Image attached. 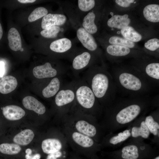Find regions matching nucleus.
Listing matches in <instances>:
<instances>
[{
  "label": "nucleus",
  "mask_w": 159,
  "mask_h": 159,
  "mask_svg": "<svg viewBox=\"0 0 159 159\" xmlns=\"http://www.w3.org/2000/svg\"><path fill=\"white\" fill-rule=\"evenodd\" d=\"M150 133V132L145 121H143L141 122L140 127H133L131 131L132 135L134 138L140 136L143 138H147L149 137Z\"/></svg>",
  "instance_id": "nucleus-27"
},
{
  "label": "nucleus",
  "mask_w": 159,
  "mask_h": 159,
  "mask_svg": "<svg viewBox=\"0 0 159 159\" xmlns=\"http://www.w3.org/2000/svg\"><path fill=\"white\" fill-rule=\"evenodd\" d=\"M107 53L115 56H122L128 54L130 49L127 47L117 45H111L108 46L106 49Z\"/></svg>",
  "instance_id": "nucleus-25"
},
{
  "label": "nucleus",
  "mask_w": 159,
  "mask_h": 159,
  "mask_svg": "<svg viewBox=\"0 0 159 159\" xmlns=\"http://www.w3.org/2000/svg\"><path fill=\"white\" fill-rule=\"evenodd\" d=\"M61 80L57 77H54L42 91L43 96L49 98L56 95L61 87Z\"/></svg>",
  "instance_id": "nucleus-13"
},
{
  "label": "nucleus",
  "mask_w": 159,
  "mask_h": 159,
  "mask_svg": "<svg viewBox=\"0 0 159 159\" xmlns=\"http://www.w3.org/2000/svg\"><path fill=\"white\" fill-rule=\"evenodd\" d=\"M9 45L11 49L16 51L21 48V40L20 35L17 30L12 27L9 30L7 36Z\"/></svg>",
  "instance_id": "nucleus-14"
},
{
  "label": "nucleus",
  "mask_w": 159,
  "mask_h": 159,
  "mask_svg": "<svg viewBox=\"0 0 159 159\" xmlns=\"http://www.w3.org/2000/svg\"><path fill=\"white\" fill-rule=\"evenodd\" d=\"M66 19V16L63 14L49 13L43 18L41 27L44 29L53 26L62 25L65 23Z\"/></svg>",
  "instance_id": "nucleus-8"
},
{
  "label": "nucleus",
  "mask_w": 159,
  "mask_h": 159,
  "mask_svg": "<svg viewBox=\"0 0 159 159\" xmlns=\"http://www.w3.org/2000/svg\"><path fill=\"white\" fill-rule=\"evenodd\" d=\"M134 0H116V3L120 6L124 7L130 6L131 3H133Z\"/></svg>",
  "instance_id": "nucleus-36"
},
{
  "label": "nucleus",
  "mask_w": 159,
  "mask_h": 159,
  "mask_svg": "<svg viewBox=\"0 0 159 159\" xmlns=\"http://www.w3.org/2000/svg\"><path fill=\"white\" fill-rule=\"evenodd\" d=\"M47 9L42 7H37L34 9L29 16L28 21L30 22L34 21L47 14Z\"/></svg>",
  "instance_id": "nucleus-29"
},
{
  "label": "nucleus",
  "mask_w": 159,
  "mask_h": 159,
  "mask_svg": "<svg viewBox=\"0 0 159 159\" xmlns=\"http://www.w3.org/2000/svg\"><path fill=\"white\" fill-rule=\"evenodd\" d=\"M121 32L125 39L132 42H138L141 40L142 36L134 28L127 26L121 29Z\"/></svg>",
  "instance_id": "nucleus-24"
},
{
  "label": "nucleus",
  "mask_w": 159,
  "mask_h": 159,
  "mask_svg": "<svg viewBox=\"0 0 159 159\" xmlns=\"http://www.w3.org/2000/svg\"><path fill=\"white\" fill-rule=\"evenodd\" d=\"M62 153L59 151L49 154L47 159H57L62 155Z\"/></svg>",
  "instance_id": "nucleus-37"
},
{
  "label": "nucleus",
  "mask_w": 159,
  "mask_h": 159,
  "mask_svg": "<svg viewBox=\"0 0 159 159\" xmlns=\"http://www.w3.org/2000/svg\"><path fill=\"white\" fill-rule=\"evenodd\" d=\"M3 114L6 118L14 121L21 119L25 114L24 110L20 107L16 105H9L4 107Z\"/></svg>",
  "instance_id": "nucleus-9"
},
{
  "label": "nucleus",
  "mask_w": 159,
  "mask_h": 159,
  "mask_svg": "<svg viewBox=\"0 0 159 159\" xmlns=\"http://www.w3.org/2000/svg\"><path fill=\"white\" fill-rule=\"evenodd\" d=\"M109 42L112 44L124 46L129 48H133L135 46L133 42L117 36L111 37L109 39Z\"/></svg>",
  "instance_id": "nucleus-30"
},
{
  "label": "nucleus",
  "mask_w": 159,
  "mask_h": 159,
  "mask_svg": "<svg viewBox=\"0 0 159 159\" xmlns=\"http://www.w3.org/2000/svg\"><path fill=\"white\" fill-rule=\"evenodd\" d=\"M144 45L147 49L154 51L159 47V40L157 38L150 39Z\"/></svg>",
  "instance_id": "nucleus-35"
},
{
  "label": "nucleus",
  "mask_w": 159,
  "mask_h": 159,
  "mask_svg": "<svg viewBox=\"0 0 159 159\" xmlns=\"http://www.w3.org/2000/svg\"><path fill=\"white\" fill-rule=\"evenodd\" d=\"M40 155L39 154L37 153L32 156V159H40Z\"/></svg>",
  "instance_id": "nucleus-40"
},
{
  "label": "nucleus",
  "mask_w": 159,
  "mask_h": 159,
  "mask_svg": "<svg viewBox=\"0 0 159 159\" xmlns=\"http://www.w3.org/2000/svg\"><path fill=\"white\" fill-rule=\"evenodd\" d=\"M72 138L76 143L84 148L91 147L94 143L90 137L78 132H73L72 134Z\"/></svg>",
  "instance_id": "nucleus-21"
},
{
  "label": "nucleus",
  "mask_w": 159,
  "mask_h": 159,
  "mask_svg": "<svg viewBox=\"0 0 159 159\" xmlns=\"http://www.w3.org/2000/svg\"><path fill=\"white\" fill-rule=\"evenodd\" d=\"M159 159V156H158L156 157L154 159Z\"/></svg>",
  "instance_id": "nucleus-44"
},
{
  "label": "nucleus",
  "mask_w": 159,
  "mask_h": 159,
  "mask_svg": "<svg viewBox=\"0 0 159 159\" xmlns=\"http://www.w3.org/2000/svg\"><path fill=\"white\" fill-rule=\"evenodd\" d=\"M77 35L79 40L86 48L91 51L96 49L97 45L94 38L83 28L80 27L78 29Z\"/></svg>",
  "instance_id": "nucleus-7"
},
{
  "label": "nucleus",
  "mask_w": 159,
  "mask_h": 159,
  "mask_svg": "<svg viewBox=\"0 0 159 159\" xmlns=\"http://www.w3.org/2000/svg\"><path fill=\"white\" fill-rule=\"evenodd\" d=\"M95 17L94 13L90 12L84 17L83 20L82 24L83 28L91 34L95 33L97 30L94 22Z\"/></svg>",
  "instance_id": "nucleus-22"
},
{
  "label": "nucleus",
  "mask_w": 159,
  "mask_h": 159,
  "mask_svg": "<svg viewBox=\"0 0 159 159\" xmlns=\"http://www.w3.org/2000/svg\"><path fill=\"white\" fill-rule=\"evenodd\" d=\"M130 21L127 14L115 15L108 19L107 24L110 27L122 29L128 26Z\"/></svg>",
  "instance_id": "nucleus-15"
},
{
  "label": "nucleus",
  "mask_w": 159,
  "mask_h": 159,
  "mask_svg": "<svg viewBox=\"0 0 159 159\" xmlns=\"http://www.w3.org/2000/svg\"><path fill=\"white\" fill-rule=\"evenodd\" d=\"M55 102L60 107H64L75 103V81L63 86L55 95Z\"/></svg>",
  "instance_id": "nucleus-3"
},
{
  "label": "nucleus",
  "mask_w": 159,
  "mask_h": 159,
  "mask_svg": "<svg viewBox=\"0 0 159 159\" xmlns=\"http://www.w3.org/2000/svg\"><path fill=\"white\" fill-rule=\"evenodd\" d=\"M25 153L27 154L30 155L32 153V150L31 149L28 148L26 150Z\"/></svg>",
  "instance_id": "nucleus-42"
},
{
  "label": "nucleus",
  "mask_w": 159,
  "mask_h": 159,
  "mask_svg": "<svg viewBox=\"0 0 159 159\" xmlns=\"http://www.w3.org/2000/svg\"><path fill=\"white\" fill-rule=\"evenodd\" d=\"M129 130H125L122 132L119 133L117 135L111 138L110 140V143L116 145L127 139L131 135Z\"/></svg>",
  "instance_id": "nucleus-33"
},
{
  "label": "nucleus",
  "mask_w": 159,
  "mask_h": 159,
  "mask_svg": "<svg viewBox=\"0 0 159 159\" xmlns=\"http://www.w3.org/2000/svg\"><path fill=\"white\" fill-rule=\"evenodd\" d=\"M78 6L79 9L83 11H87L94 7L95 1L93 0H79Z\"/></svg>",
  "instance_id": "nucleus-34"
},
{
  "label": "nucleus",
  "mask_w": 159,
  "mask_h": 159,
  "mask_svg": "<svg viewBox=\"0 0 159 159\" xmlns=\"http://www.w3.org/2000/svg\"><path fill=\"white\" fill-rule=\"evenodd\" d=\"M35 0H18L19 2L23 4L27 3H32L35 2Z\"/></svg>",
  "instance_id": "nucleus-39"
},
{
  "label": "nucleus",
  "mask_w": 159,
  "mask_h": 159,
  "mask_svg": "<svg viewBox=\"0 0 159 159\" xmlns=\"http://www.w3.org/2000/svg\"><path fill=\"white\" fill-rule=\"evenodd\" d=\"M145 72L149 77L159 80V63L155 62L149 64L146 67Z\"/></svg>",
  "instance_id": "nucleus-28"
},
{
  "label": "nucleus",
  "mask_w": 159,
  "mask_h": 159,
  "mask_svg": "<svg viewBox=\"0 0 159 159\" xmlns=\"http://www.w3.org/2000/svg\"><path fill=\"white\" fill-rule=\"evenodd\" d=\"M21 147L15 143H3L0 145V152L9 155L16 154L20 152Z\"/></svg>",
  "instance_id": "nucleus-26"
},
{
  "label": "nucleus",
  "mask_w": 159,
  "mask_h": 159,
  "mask_svg": "<svg viewBox=\"0 0 159 159\" xmlns=\"http://www.w3.org/2000/svg\"><path fill=\"white\" fill-rule=\"evenodd\" d=\"M84 77L97 99L101 100L107 96L110 81L106 72L89 70L86 72Z\"/></svg>",
  "instance_id": "nucleus-1"
},
{
  "label": "nucleus",
  "mask_w": 159,
  "mask_h": 159,
  "mask_svg": "<svg viewBox=\"0 0 159 159\" xmlns=\"http://www.w3.org/2000/svg\"><path fill=\"white\" fill-rule=\"evenodd\" d=\"M91 58L90 54L87 52H84L76 56L72 63V67L75 71L74 73L82 70L86 67L89 63Z\"/></svg>",
  "instance_id": "nucleus-11"
},
{
  "label": "nucleus",
  "mask_w": 159,
  "mask_h": 159,
  "mask_svg": "<svg viewBox=\"0 0 159 159\" xmlns=\"http://www.w3.org/2000/svg\"><path fill=\"white\" fill-rule=\"evenodd\" d=\"M3 34V31L1 23H0V40L1 39Z\"/></svg>",
  "instance_id": "nucleus-41"
},
{
  "label": "nucleus",
  "mask_w": 159,
  "mask_h": 159,
  "mask_svg": "<svg viewBox=\"0 0 159 159\" xmlns=\"http://www.w3.org/2000/svg\"><path fill=\"white\" fill-rule=\"evenodd\" d=\"M32 156L30 155L26 154L25 155V158L26 159H32Z\"/></svg>",
  "instance_id": "nucleus-43"
},
{
  "label": "nucleus",
  "mask_w": 159,
  "mask_h": 159,
  "mask_svg": "<svg viewBox=\"0 0 159 159\" xmlns=\"http://www.w3.org/2000/svg\"><path fill=\"white\" fill-rule=\"evenodd\" d=\"M143 14L147 20L153 22H158L159 5L153 4L146 6L143 9Z\"/></svg>",
  "instance_id": "nucleus-20"
},
{
  "label": "nucleus",
  "mask_w": 159,
  "mask_h": 159,
  "mask_svg": "<svg viewBox=\"0 0 159 159\" xmlns=\"http://www.w3.org/2000/svg\"><path fill=\"white\" fill-rule=\"evenodd\" d=\"M62 148L60 141L56 139L48 138L43 141L42 148L43 152L47 154L59 151Z\"/></svg>",
  "instance_id": "nucleus-16"
},
{
  "label": "nucleus",
  "mask_w": 159,
  "mask_h": 159,
  "mask_svg": "<svg viewBox=\"0 0 159 159\" xmlns=\"http://www.w3.org/2000/svg\"><path fill=\"white\" fill-rule=\"evenodd\" d=\"M4 69L3 63L0 62V77L4 75Z\"/></svg>",
  "instance_id": "nucleus-38"
},
{
  "label": "nucleus",
  "mask_w": 159,
  "mask_h": 159,
  "mask_svg": "<svg viewBox=\"0 0 159 159\" xmlns=\"http://www.w3.org/2000/svg\"><path fill=\"white\" fill-rule=\"evenodd\" d=\"M34 136L32 130L30 129L24 130L14 137V142L19 145H26L32 141Z\"/></svg>",
  "instance_id": "nucleus-17"
},
{
  "label": "nucleus",
  "mask_w": 159,
  "mask_h": 159,
  "mask_svg": "<svg viewBox=\"0 0 159 159\" xmlns=\"http://www.w3.org/2000/svg\"><path fill=\"white\" fill-rule=\"evenodd\" d=\"M121 156L122 159H138L139 154L137 147L134 145L124 147L122 150Z\"/></svg>",
  "instance_id": "nucleus-23"
},
{
  "label": "nucleus",
  "mask_w": 159,
  "mask_h": 159,
  "mask_svg": "<svg viewBox=\"0 0 159 159\" xmlns=\"http://www.w3.org/2000/svg\"><path fill=\"white\" fill-rule=\"evenodd\" d=\"M141 110L140 106L132 104L120 110L116 116L117 122L121 124H125L130 122L140 114Z\"/></svg>",
  "instance_id": "nucleus-5"
},
{
  "label": "nucleus",
  "mask_w": 159,
  "mask_h": 159,
  "mask_svg": "<svg viewBox=\"0 0 159 159\" xmlns=\"http://www.w3.org/2000/svg\"><path fill=\"white\" fill-rule=\"evenodd\" d=\"M22 103L26 109L33 110L39 114H43L46 112L45 106L32 96H28L25 97L22 100Z\"/></svg>",
  "instance_id": "nucleus-10"
},
{
  "label": "nucleus",
  "mask_w": 159,
  "mask_h": 159,
  "mask_svg": "<svg viewBox=\"0 0 159 159\" xmlns=\"http://www.w3.org/2000/svg\"><path fill=\"white\" fill-rule=\"evenodd\" d=\"M60 28L58 26H53L43 29L40 32L41 34L46 38L56 37L59 32Z\"/></svg>",
  "instance_id": "nucleus-32"
},
{
  "label": "nucleus",
  "mask_w": 159,
  "mask_h": 159,
  "mask_svg": "<svg viewBox=\"0 0 159 159\" xmlns=\"http://www.w3.org/2000/svg\"><path fill=\"white\" fill-rule=\"evenodd\" d=\"M75 103L81 108L89 110L93 107L97 99L84 79L75 80Z\"/></svg>",
  "instance_id": "nucleus-2"
},
{
  "label": "nucleus",
  "mask_w": 159,
  "mask_h": 159,
  "mask_svg": "<svg viewBox=\"0 0 159 159\" xmlns=\"http://www.w3.org/2000/svg\"><path fill=\"white\" fill-rule=\"evenodd\" d=\"M75 127L79 132L90 137L95 136L96 133L95 127L85 120L77 121L75 124Z\"/></svg>",
  "instance_id": "nucleus-19"
},
{
  "label": "nucleus",
  "mask_w": 159,
  "mask_h": 159,
  "mask_svg": "<svg viewBox=\"0 0 159 159\" xmlns=\"http://www.w3.org/2000/svg\"><path fill=\"white\" fill-rule=\"evenodd\" d=\"M57 70L53 68L49 62L44 64L34 67L33 70L34 76L38 79L52 78L55 77L58 74Z\"/></svg>",
  "instance_id": "nucleus-6"
},
{
  "label": "nucleus",
  "mask_w": 159,
  "mask_h": 159,
  "mask_svg": "<svg viewBox=\"0 0 159 159\" xmlns=\"http://www.w3.org/2000/svg\"><path fill=\"white\" fill-rule=\"evenodd\" d=\"M145 122L150 132L154 135H157L158 133L159 125L154 120L153 117L151 115L147 116Z\"/></svg>",
  "instance_id": "nucleus-31"
},
{
  "label": "nucleus",
  "mask_w": 159,
  "mask_h": 159,
  "mask_svg": "<svg viewBox=\"0 0 159 159\" xmlns=\"http://www.w3.org/2000/svg\"><path fill=\"white\" fill-rule=\"evenodd\" d=\"M17 84L14 77L11 75L4 77L0 80V92L3 94L9 93L16 88Z\"/></svg>",
  "instance_id": "nucleus-12"
},
{
  "label": "nucleus",
  "mask_w": 159,
  "mask_h": 159,
  "mask_svg": "<svg viewBox=\"0 0 159 159\" xmlns=\"http://www.w3.org/2000/svg\"><path fill=\"white\" fill-rule=\"evenodd\" d=\"M118 81L120 85L128 90L138 91L143 86L141 80L139 77L131 73L124 72L119 75Z\"/></svg>",
  "instance_id": "nucleus-4"
},
{
  "label": "nucleus",
  "mask_w": 159,
  "mask_h": 159,
  "mask_svg": "<svg viewBox=\"0 0 159 159\" xmlns=\"http://www.w3.org/2000/svg\"><path fill=\"white\" fill-rule=\"evenodd\" d=\"M72 45L71 42L69 39L63 38L52 42L50 45V48L55 52L63 53L69 50Z\"/></svg>",
  "instance_id": "nucleus-18"
}]
</instances>
